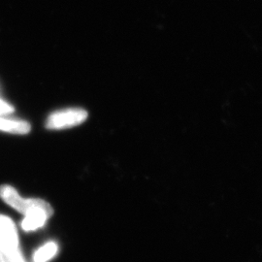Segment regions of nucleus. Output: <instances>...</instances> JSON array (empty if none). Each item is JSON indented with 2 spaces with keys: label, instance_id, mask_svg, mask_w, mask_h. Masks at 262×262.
I'll return each instance as SVG.
<instances>
[{
  "label": "nucleus",
  "instance_id": "423d86ee",
  "mask_svg": "<svg viewBox=\"0 0 262 262\" xmlns=\"http://www.w3.org/2000/svg\"><path fill=\"white\" fill-rule=\"evenodd\" d=\"M57 253V245L54 242L45 244L34 253V262H47L52 259Z\"/></svg>",
  "mask_w": 262,
  "mask_h": 262
},
{
  "label": "nucleus",
  "instance_id": "f257e3e1",
  "mask_svg": "<svg viewBox=\"0 0 262 262\" xmlns=\"http://www.w3.org/2000/svg\"><path fill=\"white\" fill-rule=\"evenodd\" d=\"M0 198L10 207L25 215L35 208L50 205L46 201L39 198H23L19 195V192L9 185L0 186Z\"/></svg>",
  "mask_w": 262,
  "mask_h": 262
},
{
  "label": "nucleus",
  "instance_id": "39448f33",
  "mask_svg": "<svg viewBox=\"0 0 262 262\" xmlns=\"http://www.w3.org/2000/svg\"><path fill=\"white\" fill-rule=\"evenodd\" d=\"M0 130L14 134H27L30 131V124L26 121L10 120L0 117Z\"/></svg>",
  "mask_w": 262,
  "mask_h": 262
},
{
  "label": "nucleus",
  "instance_id": "7ed1b4c3",
  "mask_svg": "<svg viewBox=\"0 0 262 262\" xmlns=\"http://www.w3.org/2000/svg\"><path fill=\"white\" fill-rule=\"evenodd\" d=\"M17 250H19V236L16 225L8 216L0 215V251L12 253Z\"/></svg>",
  "mask_w": 262,
  "mask_h": 262
},
{
  "label": "nucleus",
  "instance_id": "0eeeda50",
  "mask_svg": "<svg viewBox=\"0 0 262 262\" xmlns=\"http://www.w3.org/2000/svg\"><path fill=\"white\" fill-rule=\"evenodd\" d=\"M0 262H25L19 250L12 253H3L0 251Z\"/></svg>",
  "mask_w": 262,
  "mask_h": 262
},
{
  "label": "nucleus",
  "instance_id": "6e6552de",
  "mask_svg": "<svg viewBox=\"0 0 262 262\" xmlns=\"http://www.w3.org/2000/svg\"><path fill=\"white\" fill-rule=\"evenodd\" d=\"M13 112H14L13 106H11L10 104L5 102L4 100L0 99V117H2L4 115H8V114Z\"/></svg>",
  "mask_w": 262,
  "mask_h": 262
},
{
  "label": "nucleus",
  "instance_id": "f03ea898",
  "mask_svg": "<svg viewBox=\"0 0 262 262\" xmlns=\"http://www.w3.org/2000/svg\"><path fill=\"white\" fill-rule=\"evenodd\" d=\"M88 118V113L81 108H70L51 114L46 121L48 129H64L81 124Z\"/></svg>",
  "mask_w": 262,
  "mask_h": 262
},
{
  "label": "nucleus",
  "instance_id": "20e7f679",
  "mask_svg": "<svg viewBox=\"0 0 262 262\" xmlns=\"http://www.w3.org/2000/svg\"><path fill=\"white\" fill-rule=\"evenodd\" d=\"M53 213L54 210L51 205L35 208L25 215V219L21 222V228L25 231L36 230L44 225L48 219L53 215Z\"/></svg>",
  "mask_w": 262,
  "mask_h": 262
}]
</instances>
